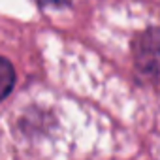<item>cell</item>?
<instances>
[{
    "mask_svg": "<svg viewBox=\"0 0 160 160\" xmlns=\"http://www.w3.org/2000/svg\"><path fill=\"white\" fill-rule=\"evenodd\" d=\"M132 57L143 77H160V28H149L134 38Z\"/></svg>",
    "mask_w": 160,
    "mask_h": 160,
    "instance_id": "6da1fadb",
    "label": "cell"
},
{
    "mask_svg": "<svg viewBox=\"0 0 160 160\" xmlns=\"http://www.w3.org/2000/svg\"><path fill=\"white\" fill-rule=\"evenodd\" d=\"M15 85V70L12 62L4 57H0V100H4Z\"/></svg>",
    "mask_w": 160,
    "mask_h": 160,
    "instance_id": "7a4b0ae2",
    "label": "cell"
},
{
    "mask_svg": "<svg viewBox=\"0 0 160 160\" xmlns=\"http://www.w3.org/2000/svg\"><path fill=\"white\" fill-rule=\"evenodd\" d=\"M40 6H55V8H60V6H68L72 0H36Z\"/></svg>",
    "mask_w": 160,
    "mask_h": 160,
    "instance_id": "3957f363",
    "label": "cell"
}]
</instances>
